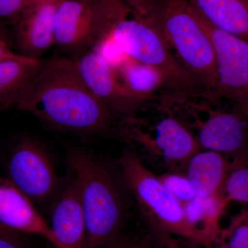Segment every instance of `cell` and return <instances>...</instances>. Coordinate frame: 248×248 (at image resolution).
<instances>
[{"label":"cell","mask_w":248,"mask_h":248,"mask_svg":"<svg viewBox=\"0 0 248 248\" xmlns=\"http://www.w3.org/2000/svg\"><path fill=\"white\" fill-rule=\"evenodd\" d=\"M248 122L241 112H214L201 127L197 141L200 147L231 158L234 165L248 164Z\"/></svg>","instance_id":"obj_10"},{"label":"cell","mask_w":248,"mask_h":248,"mask_svg":"<svg viewBox=\"0 0 248 248\" xmlns=\"http://www.w3.org/2000/svg\"><path fill=\"white\" fill-rule=\"evenodd\" d=\"M134 243L129 238L119 236L105 248H133Z\"/></svg>","instance_id":"obj_26"},{"label":"cell","mask_w":248,"mask_h":248,"mask_svg":"<svg viewBox=\"0 0 248 248\" xmlns=\"http://www.w3.org/2000/svg\"><path fill=\"white\" fill-rule=\"evenodd\" d=\"M62 0H30V4H38V3H57Z\"/></svg>","instance_id":"obj_29"},{"label":"cell","mask_w":248,"mask_h":248,"mask_svg":"<svg viewBox=\"0 0 248 248\" xmlns=\"http://www.w3.org/2000/svg\"><path fill=\"white\" fill-rule=\"evenodd\" d=\"M0 224L16 232L42 236L56 248L50 226L8 177H0Z\"/></svg>","instance_id":"obj_12"},{"label":"cell","mask_w":248,"mask_h":248,"mask_svg":"<svg viewBox=\"0 0 248 248\" xmlns=\"http://www.w3.org/2000/svg\"><path fill=\"white\" fill-rule=\"evenodd\" d=\"M7 174L31 202L39 204L55 197L62 184L48 154L29 138L22 139L11 152Z\"/></svg>","instance_id":"obj_7"},{"label":"cell","mask_w":248,"mask_h":248,"mask_svg":"<svg viewBox=\"0 0 248 248\" xmlns=\"http://www.w3.org/2000/svg\"><path fill=\"white\" fill-rule=\"evenodd\" d=\"M197 15L213 46L217 76L215 93L234 102L248 120V42L213 27Z\"/></svg>","instance_id":"obj_6"},{"label":"cell","mask_w":248,"mask_h":248,"mask_svg":"<svg viewBox=\"0 0 248 248\" xmlns=\"http://www.w3.org/2000/svg\"><path fill=\"white\" fill-rule=\"evenodd\" d=\"M115 68L125 89L139 102L166 82L164 75L157 68L128 57Z\"/></svg>","instance_id":"obj_19"},{"label":"cell","mask_w":248,"mask_h":248,"mask_svg":"<svg viewBox=\"0 0 248 248\" xmlns=\"http://www.w3.org/2000/svg\"><path fill=\"white\" fill-rule=\"evenodd\" d=\"M228 202L226 196L220 193L206 197L197 196L184 205L187 221L200 234L206 248L218 241V219Z\"/></svg>","instance_id":"obj_17"},{"label":"cell","mask_w":248,"mask_h":248,"mask_svg":"<svg viewBox=\"0 0 248 248\" xmlns=\"http://www.w3.org/2000/svg\"><path fill=\"white\" fill-rule=\"evenodd\" d=\"M76 61L85 84L111 113L131 112L140 104L125 89L115 68L97 50L92 48Z\"/></svg>","instance_id":"obj_9"},{"label":"cell","mask_w":248,"mask_h":248,"mask_svg":"<svg viewBox=\"0 0 248 248\" xmlns=\"http://www.w3.org/2000/svg\"><path fill=\"white\" fill-rule=\"evenodd\" d=\"M104 0H62L54 20L55 45L69 52L93 46L103 18Z\"/></svg>","instance_id":"obj_8"},{"label":"cell","mask_w":248,"mask_h":248,"mask_svg":"<svg viewBox=\"0 0 248 248\" xmlns=\"http://www.w3.org/2000/svg\"><path fill=\"white\" fill-rule=\"evenodd\" d=\"M84 211L89 248H105L119 236L125 206L112 172L102 161L81 151L70 155Z\"/></svg>","instance_id":"obj_3"},{"label":"cell","mask_w":248,"mask_h":248,"mask_svg":"<svg viewBox=\"0 0 248 248\" xmlns=\"http://www.w3.org/2000/svg\"><path fill=\"white\" fill-rule=\"evenodd\" d=\"M44 62L23 55L0 62V109L17 108Z\"/></svg>","instance_id":"obj_16"},{"label":"cell","mask_w":248,"mask_h":248,"mask_svg":"<svg viewBox=\"0 0 248 248\" xmlns=\"http://www.w3.org/2000/svg\"><path fill=\"white\" fill-rule=\"evenodd\" d=\"M118 164L124 182L139 208L148 221L164 232V236L177 235L203 245L200 234L187 221L184 205L137 155L126 152L118 159Z\"/></svg>","instance_id":"obj_5"},{"label":"cell","mask_w":248,"mask_h":248,"mask_svg":"<svg viewBox=\"0 0 248 248\" xmlns=\"http://www.w3.org/2000/svg\"><path fill=\"white\" fill-rule=\"evenodd\" d=\"M163 185L183 205L197 197L186 176L178 174H165L159 177Z\"/></svg>","instance_id":"obj_22"},{"label":"cell","mask_w":248,"mask_h":248,"mask_svg":"<svg viewBox=\"0 0 248 248\" xmlns=\"http://www.w3.org/2000/svg\"><path fill=\"white\" fill-rule=\"evenodd\" d=\"M51 208V228L55 248H89L84 211L74 174L54 197Z\"/></svg>","instance_id":"obj_11"},{"label":"cell","mask_w":248,"mask_h":248,"mask_svg":"<svg viewBox=\"0 0 248 248\" xmlns=\"http://www.w3.org/2000/svg\"><path fill=\"white\" fill-rule=\"evenodd\" d=\"M174 243H175V242H174V241H170V242L169 244H168V246H169V248H179V247H178L177 245L174 244Z\"/></svg>","instance_id":"obj_31"},{"label":"cell","mask_w":248,"mask_h":248,"mask_svg":"<svg viewBox=\"0 0 248 248\" xmlns=\"http://www.w3.org/2000/svg\"><path fill=\"white\" fill-rule=\"evenodd\" d=\"M223 193L229 202L248 203V164L233 165L227 176Z\"/></svg>","instance_id":"obj_20"},{"label":"cell","mask_w":248,"mask_h":248,"mask_svg":"<svg viewBox=\"0 0 248 248\" xmlns=\"http://www.w3.org/2000/svg\"><path fill=\"white\" fill-rule=\"evenodd\" d=\"M22 54L15 53L8 48L7 44L0 43V62L11 59L17 58Z\"/></svg>","instance_id":"obj_27"},{"label":"cell","mask_w":248,"mask_h":248,"mask_svg":"<svg viewBox=\"0 0 248 248\" xmlns=\"http://www.w3.org/2000/svg\"><path fill=\"white\" fill-rule=\"evenodd\" d=\"M133 248H153V247L148 241L141 240V241H138V242L135 241Z\"/></svg>","instance_id":"obj_28"},{"label":"cell","mask_w":248,"mask_h":248,"mask_svg":"<svg viewBox=\"0 0 248 248\" xmlns=\"http://www.w3.org/2000/svg\"><path fill=\"white\" fill-rule=\"evenodd\" d=\"M0 43H6V35L4 30L0 27Z\"/></svg>","instance_id":"obj_30"},{"label":"cell","mask_w":248,"mask_h":248,"mask_svg":"<svg viewBox=\"0 0 248 248\" xmlns=\"http://www.w3.org/2000/svg\"><path fill=\"white\" fill-rule=\"evenodd\" d=\"M5 229H9V228H6V227L3 226L2 225L0 224V231H3V230Z\"/></svg>","instance_id":"obj_32"},{"label":"cell","mask_w":248,"mask_h":248,"mask_svg":"<svg viewBox=\"0 0 248 248\" xmlns=\"http://www.w3.org/2000/svg\"><path fill=\"white\" fill-rule=\"evenodd\" d=\"M17 233L10 229L0 231V248H26Z\"/></svg>","instance_id":"obj_25"},{"label":"cell","mask_w":248,"mask_h":248,"mask_svg":"<svg viewBox=\"0 0 248 248\" xmlns=\"http://www.w3.org/2000/svg\"><path fill=\"white\" fill-rule=\"evenodd\" d=\"M244 1H246V2L248 3V0H244Z\"/></svg>","instance_id":"obj_33"},{"label":"cell","mask_w":248,"mask_h":248,"mask_svg":"<svg viewBox=\"0 0 248 248\" xmlns=\"http://www.w3.org/2000/svg\"><path fill=\"white\" fill-rule=\"evenodd\" d=\"M231 161L217 152H198L187 163V177L196 195L206 197L223 193Z\"/></svg>","instance_id":"obj_14"},{"label":"cell","mask_w":248,"mask_h":248,"mask_svg":"<svg viewBox=\"0 0 248 248\" xmlns=\"http://www.w3.org/2000/svg\"><path fill=\"white\" fill-rule=\"evenodd\" d=\"M226 239L224 248H248V210L236 217L229 228L221 233V241Z\"/></svg>","instance_id":"obj_21"},{"label":"cell","mask_w":248,"mask_h":248,"mask_svg":"<svg viewBox=\"0 0 248 248\" xmlns=\"http://www.w3.org/2000/svg\"><path fill=\"white\" fill-rule=\"evenodd\" d=\"M17 108L49 126L76 133H99L110 126V111L80 76L76 59L44 62Z\"/></svg>","instance_id":"obj_1"},{"label":"cell","mask_w":248,"mask_h":248,"mask_svg":"<svg viewBox=\"0 0 248 248\" xmlns=\"http://www.w3.org/2000/svg\"><path fill=\"white\" fill-rule=\"evenodd\" d=\"M155 144L169 162L187 164L200 152L197 139L182 124L172 117H166L156 125Z\"/></svg>","instance_id":"obj_18"},{"label":"cell","mask_w":248,"mask_h":248,"mask_svg":"<svg viewBox=\"0 0 248 248\" xmlns=\"http://www.w3.org/2000/svg\"><path fill=\"white\" fill-rule=\"evenodd\" d=\"M102 38L111 41L125 56L157 68L171 86L188 89L197 84L170 53L158 29L122 0H105L102 27L96 42Z\"/></svg>","instance_id":"obj_2"},{"label":"cell","mask_w":248,"mask_h":248,"mask_svg":"<svg viewBox=\"0 0 248 248\" xmlns=\"http://www.w3.org/2000/svg\"><path fill=\"white\" fill-rule=\"evenodd\" d=\"M30 0H0V19L17 21Z\"/></svg>","instance_id":"obj_23"},{"label":"cell","mask_w":248,"mask_h":248,"mask_svg":"<svg viewBox=\"0 0 248 248\" xmlns=\"http://www.w3.org/2000/svg\"><path fill=\"white\" fill-rule=\"evenodd\" d=\"M147 18L174 49L183 68L204 88L216 91L213 44L187 0H157Z\"/></svg>","instance_id":"obj_4"},{"label":"cell","mask_w":248,"mask_h":248,"mask_svg":"<svg viewBox=\"0 0 248 248\" xmlns=\"http://www.w3.org/2000/svg\"><path fill=\"white\" fill-rule=\"evenodd\" d=\"M57 3L31 4L17 20V42L22 55L40 59L55 45Z\"/></svg>","instance_id":"obj_13"},{"label":"cell","mask_w":248,"mask_h":248,"mask_svg":"<svg viewBox=\"0 0 248 248\" xmlns=\"http://www.w3.org/2000/svg\"><path fill=\"white\" fill-rule=\"evenodd\" d=\"M135 14L146 17L151 12L157 0H122Z\"/></svg>","instance_id":"obj_24"},{"label":"cell","mask_w":248,"mask_h":248,"mask_svg":"<svg viewBox=\"0 0 248 248\" xmlns=\"http://www.w3.org/2000/svg\"><path fill=\"white\" fill-rule=\"evenodd\" d=\"M213 27L248 42V3L244 0H187Z\"/></svg>","instance_id":"obj_15"}]
</instances>
